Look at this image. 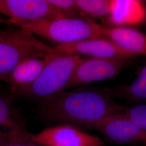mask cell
<instances>
[{
    "instance_id": "11",
    "label": "cell",
    "mask_w": 146,
    "mask_h": 146,
    "mask_svg": "<svg viewBox=\"0 0 146 146\" xmlns=\"http://www.w3.org/2000/svg\"><path fill=\"white\" fill-rule=\"evenodd\" d=\"M52 54L46 58H26L19 63L9 74L5 82L8 84L11 92L15 95L21 89L33 84L41 73Z\"/></svg>"
},
{
    "instance_id": "9",
    "label": "cell",
    "mask_w": 146,
    "mask_h": 146,
    "mask_svg": "<svg viewBox=\"0 0 146 146\" xmlns=\"http://www.w3.org/2000/svg\"><path fill=\"white\" fill-rule=\"evenodd\" d=\"M108 21L114 27H132L146 20V7L138 0H111Z\"/></svg>"
},
{
    "instance_id": "1",
    "label": "cell",
    "mask_w": 146,
    "mask_h": 146,
    "mask_svg": "<svg viewBox=\"0 0 146 146\" xmlns=\"http://www.w3.org/2000/svg\"><path fill=\"white\" fill-rule=\"evenodd\" d=\"M119 108L103 91L80 89L64 90L40 100L38 113L47 123L94 128L107 116L117 113Z\"/></svg>"
},
{
    "instance_id": "13",
    "label": "cell",
    "mask_w": 146,
    "mask_h": 146,
    "mask_svg": "<svg viewBox=\"0 0 146 146\" xmlns=\"http://www.w3.org/2000/svg\"><path fill=\"white\" fill-rule=\"evenodd\" d=\"M81 131L75 125L58 124L33 134L31 141L41 146H60L77 135Z\"/></svg>"
},
{
    "instance_id": "17",
    "label": "cell",
    "mask_w": 146,
    "mask_h": 146,
    "mask_svg": "<svg viewBox=\"0 0 146 146\" xmlns=\"http://www.w3.org/2000/svg\"><path fill=\"white\" fill-rule=\"evenodd\" d=\"M63 17H84L81 16L75 0H47Z\"/></svg>"
},
{
    "instance_id": "20",
    "label": "cell",
    "mask_w": 146,
    "mask_h": 146,
    "mask_svg": "<svg viewBox=\"0 0 146 146\" xmlns=\"http://www.w3.org/2000/svg\"><path fill=\"white\" fill-rule=\"evenodd\" d=\"M4 146H41L33 141L22 142H12L5 145Z\"/></svg>"
},
{
    "instance_id": "16",
    "label": "cell",
    "mask_w": 146,
    "mask_h": 146,
    "mask_svg": "<svg viewBox=\"0 0 146 146\" xmlns=\"http://www.w3.org/2000/svg\"><path fill=\"white\" fill-rule=\"evenodd\" d=\"M117 113L124 115L136 125L146 131V104H138L129 107L120 106Z\"/></svg>"
},
{
    "instance_id": "15",
    "label": "cell",
    "mask_w": 146,
    "mask_h": 146,
    "mask_svg": "<svg viewBox=\"0 0 146 146\" xmlns=\"http://www.w3.org/2000/svg\"><path fill=\"white\" fill-rule=\"evenodd\" d=\"M124 95L129 99L146 101V65L135 80L124 89Z\"/></svg>"
},
{
    "instance_id": "2",
    "label": "cell",
    "mask_w": 146,
    "mask_h": 146,
    "mask_svg": "<svg viewBox=\"0 0 146 146\" xmlns=\"http://www.w3.org/2000/svg\"><path fill=\"white\" fill-rule=\"evenodd\" d=\"M53 53L52 47L25 29L0 28V83L6 82L11 72L23 59L46 58Z\"/></svg>"
},
{
    "instance_id": "10",
    "label": "cell",
    "mask_w": 146,
    "mask_h": 146,
    "mask_svg": "<svg viewBox=\"0 0 146 146\" xmlns=\"http://www.w3.org/2000/svg\"><path fill=\"white\" fill-rule=\"evenodd\" d=\"M0 131L14 136L19 142L31 141L33 134L27 129L26 120L11 100L0 94Z\"/></svg>"
},
{
    "instance_id": "4",
    "label": "cell",
    "mask_w": 146,
    "mask_h": 146,
    "mask_svg": "<svg viewBox=\"0 0 146 146\" xmlns=\"http://www.w3.org/2000/svg\"><path fill=\"white\" fill-rule=\"evenodd\" d=\"M82 58L53 53L35 81L15 95L41 100L65 90Z\"/></svg>"
},
{
    "instance_id": "7",
    "label": "cell",
    "mask_w": 146,
    "mask_h": 146,
    "mask_svg": "<svg viewBox=\"0 0 146 146\" xmlns=\"http://www.w3.org/2000/svg\"><path fill=\"white\" fill-rule=\"evenodd\" d=\"M54 53L64 55H87L90 58L131 59L136 56L105 37H94L53 47Z\"/></svg>"
},
{
    "instance_id": "21",
    "label": "cell",
    "mask_w": 146,
    "mask_h": 146,
    "mask_svg": "<svg viewBox=\"0 0 146 146\" xmlns=\"http://www.w3.org/2000/svg\"><path fill=\"white\" fill-rule=\"evenodd\" d=\"M1 24H5L7 25H11V23L9 20L7 18H4L3 17H2L1 16H0V25Z\"/></svg>"
},
{
    "instance_id": "19",
    "label": "cell",
    "mask_w": 146,
    "mask_h": 146,
    "mask_svg": "<svg viewBox=\"0 0 146 146\" xmlns=\"http://www.w3.org/2000/svg\"><path fill=\"white\" fill-rule=\"evenodd\" d=\"M12 142H22L17 141L15 138L10 134L0 131V146H5V145Z\"/></svg>"
},
{
    "instance_id": "8",
    "label": "cell",
    "mask_w": 146,
    "mask_h": 146,
    "mask_svg": "<svg viewBox=\"0 0 146 146\" xmlns=\"http://www.w3.org/2000/svg\"><path fill=\"white\" fill-rule=\"evenodd\" d=\"M94 128L106 139L116 143L146 145V131L119 113L107 116Z\"/></svg>"
},
{
    "instance_id": "12",
    "label": "cell",
    "mask_w": 146,
    "mask_h": 146,
    "mask_svg": "<svg viewBox=\"0 0 146 146\" xmlns=\"http://www.w3.org/2000/svg\"><path fill=\"white\" fill-rule=\"evenodd\" d=\"M104 37L131 54L146 56V34L133 27L103 26Z\"/></svg>"
},
{
    "instance_id": "18",
    "label": "cell",
    "mask_w": 146,
    "mask_h": 146,
    "mask_svg": "<svg viewBox=\"0 0 146 146\" xmlns=\"http://www.w3.org/2000/svg\"><path fill=\"white\" fill-rule=\"evenodd\" d=\"M60 146H105V143L99 137L81 131L77 135Z\"/></svg>"
},
{
    "instance_id": "5",
    "label": "cell",
    "mask_w": 146,
    "mask_h": 146,
    "mask_svg": "<svg viewBox=\"0 0 146 146\" xmlns=\"http://www.w3.org/2000/svg\"><path fill=\"white\" fill-rule=\"evenodd\" d=\"M129 60L82 58L66 89L112 78L129 63Z\"/></svg>"
},
{
    "instance_id": "6",
    "label": "cell",
    "mask_w": 146,
    "mask_h": 146,
    "mask_svg": "<svg viewBox=\"0 0 146 146\" xmlns=\"http://www.w3.org/2000/svg\"><path fill=\"white\" fill-rule=\"evenodd\" d=\"M0 14L11 25L63 17L47 0H0Z\"/></svg>"
},
{
    "instance_id": "3",
    "label": "cell",
    "mask_w": 146,
    "mask_h": 146,
    "mask_svg": "<svg viewBox=\"0 0 146 146\" xmlns=\"http://www.w3.org/2000/svg\"><path fill=\"white\" fill-rule=\"evenodd\" d=\"M35 36L58 44L104 37L103 26L86 17H58L20 23L16 26Z\"/></svg>"
},
{
    "instance_id": "22",
    "label": "cell",
    "mask_w": 146,
    "mask_h": 146,
    "mask_svg": "<svg viewBox=\"0 0 146 146\" xmlns=\"http://www.w3.org/2000/svg\"><path fill=\"white\" fill-rule=\"evenodd\" d=\"M145 21H146V20H145Z\"/></svg>"
},
{
    "instance_id": "14",
    "label": "cell",
    "mask_w": 146,
    "mask_h": 146,
    "mask_svg": "<svg viewBox=\"0 0 146 146\" xmlns=\"http://www.w3.org/2000/svg\"><path fill=\"white\" fill-rule=\"evenodd\" d=\"M81 16L87 19L107 17L110 13L111 0H75Z\"/></svg>"
}]
</instances>
